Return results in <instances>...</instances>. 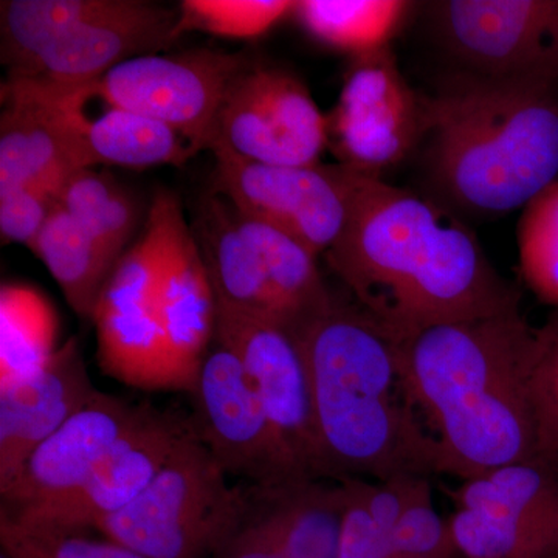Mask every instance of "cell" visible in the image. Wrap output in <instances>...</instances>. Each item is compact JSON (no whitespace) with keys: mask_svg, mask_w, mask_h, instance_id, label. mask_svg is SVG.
Wrapping results in <instances>:
<instances>
[{"mask_svg":"<svg viewBox=\"0 0 558 558\" xmlns=\"http://www.w3.org/2000/svg\"><path fill=\"white\" fill-rule=\"evenodd\" d=\"M323 258L398 343L440 323L520 310L459 216L384 179L362 175L347 227Z\"/></svg>","mask_w":558,"mask_h":558,"instance_id":"cell-1","label":"cell"},{"mask_svg":"<svg viewBox=\"0 0 558 558\" xmlns=\"http://www.w3.org/2000/svg\"><path fill=\"white\" fill-rule=\"evenodd\" d=\"M537 328L520 310L440 323L399 341L438 473L465 481L542 457L529 388Z\"/></svg>","mask_w":558,"mask_h":558,"instance_id":"cell-2","label":"cell"},{"mask_svg":"<svg viewBox=\"0 0 558 558\" xmlns=\"http://www.w3.org/2000/svg\"><path fill=\"white\" fill-rule=\"evenodd\" d=\"M293 332L310 373L326 480L438 473L403 381L398 341L354 301L336 295Z\"/></svg>","mask_w":558,"mask_h":558,"instance_id":"cell-3","label":"cell"},{"mask_svg":"<svg viewBox=\"0 0 558 558\" xmlns=\"http://www.w3.org/2000/svg\"><path fill=\"white\" fill-rule=\"evenodd\" d=\"M425 106V174L454 215L501 218L558 180L556 87L464 72Z\"/></svg>","mask_w":558,"mask_h":558,"instance_id":"cell-4","label":"cell"},{"mask_svg":"<svg viewBox=\"0 0 558 558\" xmlns=\"http://www.w3.org/2000/svg\"><path fill=\"white\" fill-rule=\"evenodd\" d=\"M229 476L193 429L150 486L95 531L146 558H213L253 506Z\"/></svg>","mask_w":558,"mask_h":558,"instance_id":"cell-5","label":"cell"},{"mask_svg":"<svg viewBox=\"0 0 558 558\" xmlns=\"http://www.w3.org/2000/svg\"><path fill=\"white\" fill-rule=\"evenodd\" d=\"M244 53L211 49L143 54L110 69L95 83L47 100L81 110L92 100L130 110L179 131L197 150L211 149L231 81L247 65Z\"/></svg>","mask_w":558,"mask_h":558,"instance_id":"cell-6","label":"cell"},{"mask_svg":"<svg viewBox=\"0 0 558 558\" xmlns=\"http://www.w3.org/2000/svg\"><path fill=\"white\" fill-rule=\"evenodd\" d=\"M213 193L250 218L325 256L347 227L362 175L343 165H267L242 159L216 142Z\"/></svg>","mask_w":558,"mask_h":558,"instance_id":"cell-7","label":"cell"},{"mask_svg":"<svg viewBox=\"0 0 558 558\" xmlns=\"http://www.w3.org/2000/svg\"><path fill=\"white\" fill-rule=\"evenodd\" d=\"M548 457L461 481L449 495L459 558H557L558 476Z\"/></svg>","mask_w":558,"mask_h":558,"instance_id":"cell-8","label":"cell"},{"mask_svg":"<svg viewBox=\"0 0 558 558\" xmlns=\"http://www.w3.org/2000/svg\"><path fill=\"white\" fill-rule=\"evenodd\" d=\"M432 20L465 72L558 89V0H446Z\"/></svg>","mask_w":558,"mask_h":558,"instance_id":"cell-9","label":"cell"},{"mask_svg":"<svg viewBox=\"0 0 558 558\" xmlns=\"http://www.w3.org/2000/svg\"><path fill=\"white\" fill-rule=\"evenodd\" d=\"M337 163L371 179L402 163L421 145L427 119L391 47L352 60L339 102L328 117Z\"/></svg>","mask_w":558,"mask_h":558,"instance_id":"cell-10","label":"cell"},{"mask_svg":"<svg viewBox=\"0 0 558 558\" xmlns=\"http://www.w3.org/2000/svg\"><path fill=\"white\" fill-rule=\"evenodd\" d=\"M190 395L194 429L229 475L248 480L256 490L312 480L282 447L236 352L216 337Z\"/></svg>","mask_w":558,"mask_h":558,"instance_id":"cell-11","label":"cell"},{"mask_svg":"<svg viewBox=\"0 0 558 558\" xmlns=\"http://www.w3.org/2000/svg\"><path fill=\"white\" fill-rule=\"evenodd\" d=\"M216 142L258 163L317 165L328 148V119L295 73L250 60L227 90Z\"/></svg>","mask_w":558,"mask_h":558,"instance_id":"cell-12","label":"cell"},{"mask_svg":"<svg viewBox=\"0 0 558 558\" xmlns=\"http://www.w3.org/2000/svg\"><path fill=\"white\" fill-rule=\"evenodd\" d=\"M215 337L236 352L293 464L307 478L326 480L310 373L295 332L218 301Z\"/></svg>","mask_w":558,"mask_h":558,"instance_id":"cell-13","label":"cell"},{"mask_svg":"<svg viewBox=\"0 0 558 558\" xmlns=\"http://www.w3.org/2000/svg\"><path fill=\"white\" fill-rule=\"evenodd\" d=\"M194 425L149 407L121 436L75 490L43 505L9 513L24 526L58 532H84L132 505L167 465Z\"/></svg>","mask_w":558,"mask_h":558,"instance_id":"cell-14","label":"cell"},{"mask_svg":"<svg viewBox=\"0 0 558 558\" xmlns=\"http://www.w3.org/2000/svg\"><path fill=\"white\" fill-rule=\"evenodd\" d=\"M179 10L135 0H112L109 9L84 21L44 51L9 83L44 98H58L105 76L132 58L153 54L174 43Z\"/></svg>","mask_w":558,"mask_h":558,"instance_id":"cell-15","label":"cell"},{"mask_svg":"<svg viewBox=\"0 0 558 558\" xmlns=\"http://www.w3.org/2000/svg\"><path fill=\"white\" fill-rule=\"evenodd\" d=\"M148 409L149 405H134L98 391L83 410L33 451L13 484L0 494L2 509L17 512L75 490Z\"/></svg>","mask_w":558,"mask_h":558,"instance_id":"cell-16","label":"cell"},{"mask_svg":"<svg viewBox=\"0 0 558 558\" xmlns=\"http://www.w3.org/2000/svg\"><path fill=\"white\" fill-rule=\"evenodd\" d=\"M98 391L76 337L32 376L0 389V494L13 484L33 451Z\"/></svg>","mask_w":558,"mask_h":558,"instance_id":"cell-17","label":"cell"},{"mask_svg":"<svg viewBox=\"0 0 558 558\" xmlns=\"http://www.w3.org/2000/svg\"><path fill=\"white\" fill-rule=\"evenodd\" d=\"M0 191L36 185L60 191L73 172L90 168L80 110L2 84Z\"/></svg>","mask_w":558,"mask_h":558,"instance_id":"cell-18","label":"cell"},{"mask_svg":"<svg viewBox=\"0 0 558 558\" xmlns=\"http://www.w3.org/2000/svg\"><path fill=\"white\" fill-rule=\"evenodd\" d=\"M157 306L180 389L191 392L202 360L215 340L218 301L199 244L179 201L171 213Z\"/></svg>","mask_w":558,"mask_h":558,"instance_id":"cell-19","label":"cell"},{"mask_svg":"<svg viewBox=\"0 0 558 558\" xmlns=\"http://www.w3.org/2000/svg\"><path fill=\"white\" fill-rule=\"evenodd\" d=\"M191 229L207 264L216 300L290 328L288 314L271 286L266 266L242 236L229 202L213 191L205 194Z\"/></svg>","mask_w":558,"mask_h":558,"instance_id":"cell-20","label":"cell"},{"mask_svg":"<svg viewBox=\"0 0 558 558\" xmlns=\"http://www.w3.org/2000/svg\"><path fill=\"white\" fill-rule=\"evenodd\" d=\"M303 480L258 490L250 510L271 542L288 558H337L344 512L339 480Z\"/></svg>","mask_w":558,"mask_h":558,"instance_id":"cell-21","label":"cell"},{"mask_svg":"<svg viewBox=\"0 0 558 558\" xmlns=\"http://www.w3.org/2000/svg\"><path fill=\"white\" fill-rule=\"evenodd\" d=\"M97 359L110 379L140 389L182 391L156 304L95 307Z\"/></svg>","mask_w":558,"mask_h":558,"instance_id":"cell-22","label":"cell"},{"mask_svg":"<svg viewBox=\"0 0 558 558\" xmlns=\"http://www.w3.org/2000/svg\"><path fill=\"white\" fill-rule=\"evenodd\" d=\"M80 132L90 168L97 165L182 167L199 153L179 131L130 110L106 108L97 117L80 110Z\"/></svg>","mask_w":558,"mask_h":558,"instance_id":"cell-23","label":"cell"},{"mask_svg":"<svg viewBox=\"0 0 558 558\" xmlns=\"http://www.w3.org/2000/svg\"><path fill=\"white\" fill-rule=\"evenodd\" d=\"M60 286L69 306L90 318L117 260L58 204L32 250Z\"/></svg>","mask_w":558,"mask_h":558,"instance_id":"cell-24","label":"cell"},{"mask_svg":"<svg viewBox=\"0 0 558 558\" xmlns=\"http://www.w3.org/2000/svg\"><path fill=\"white\" fill-rule=\"evenodd\" d=\"M410 10L402 0H303L292 14L312 38L357 58L391 47Z\"/></svg>","mask_w":558,"mask_h":558,"instance_id":"cell-25","label":"cell"},{"mask_svg":"<svg viewBox=\"0 0 558 558\" xmlns=\"http://www.w3.org/2000/svg\"><path fill=\"white\" fill-rule=\"evenodd\" d=\"M58 317L46 295L25 284L0 289V389L32 376L58 351Z\"/></svg>","mask_w":558,"mask_h":558,"instance_id":"cell-26","label":"cell"},{"mask_svg":"<svg viewBox=\"0 0 558 558\" xmlns=\"http://www.w3.org/2000/svg\"><path fill=\"white\" fill-rule=\"evenodd\" d=\"M112 0H3L0 3L2 61L21 75L44 51L84 21L109 9Z\"/></svg>","mask_w":558,"mask_h":558,"instance_id":"cell-27","label":"cell"},{"mask_svg":"<svg viewBox=\"0 0 558 558\" xmlns=\"http://www.w3.org/2000/svg\"><path fill=\"white\" fill-rule=\"evenodd\" d=\"M413 476L339 480L344 490L337 558H389V539Z\"/></svg>","mask_w":558,"mask_h":558,"instance_id":"cell-28","label":"cell"},{"mask_svg":"<svg viewBox=\"0 0 558 558\" xmlns=\"http://www.w3.org/2000/svg\"><path fill=\"white\" fill-rule=\"evenodd\" d=\"M58 202L117 260L138 223V208L130 193L106 172L86 168L73 172Z\"/></svg>","mask_w":558,"mask_h":558,"instance_id":"cell-29","label":"cell"},{"mask_svg":"<svg viewBox=\"0 0 558 558\" xmlns=\"http://www.w3.org/2000/svg\"><path fill=\"white\" fill-rule=\"evenodd\" d=\"M517 245L527 288L558 311V180L521 209Z\"/></svg>","mask_w":558,"mask_h":558,"instance_id":"cell-30","label":"cell"},{"mask_svg":"<svg viewBox=\"0 0 558 558\" xmlns=\"http://www.w3.org/2000/svg\"><path fill=\"white\" fill-rule=\"evenodd\" d=\"M293 7L295 2L286 0H185L179 7L174 36L202 32L219 38H258L292 14Z\"/></svg>","mask_w":558,"mask_h":558,"instance_id":"cell-31","label":"cell"},{"mask_svg":"<svg viewBox=\"0 0 558 558\" xmlns=\"http://www.w3.org/2000/svg\"><path fill=\"white\" fill-rule=\"evenodd\" d=\"M389 558H459L449 521L433 501L427 476H413L389 539Z\"/></svg>","mask_w":558,"mask_h":558,"instance_id":"cell-32","label":"cell"},{"mask_svg":"<svg viewBox=\"0 0 558 558\" xmlns=\"http://www.w3.org/2000/svg\"><path fill=\"white\" fill-rule=\"evenodd\" d=\"M0 546L11 558H146L102 537L24 526L0 510Z\"/></svg>","mask_w":558,"mask_h":558,"instance_id":"cell-33","label":"cell"},{"mask_svg":"<svg viewBox=\"0 0 558 558\" xmlns=\"http://www.w3.org/2000/svg\"><path fill=\"white\" fill-rule=\"evenodd\" d=\"M529 388L539 454L558 457V311L537 328Z\"/></svg>","mask_w":558,"mask_h":558,"instance_id":"cell-34","label":"cell"},{"mask_svg":"<svg viewBox=\"0 0 558 558\" xmlns=\"http://www.w3.org/2000/svg\"><path fill=\"white\" fill-rule=\"evenodd\" d=\"M58 204L57 194L43 186L21 185L0 191L2 241L33 250Z\"/></svg>","mask_w":558,"mask_h":558,"instance_id":"cell-35","label":"cell"},{"mask_svg":"<svg viewBox=\"0 0 558 558\" xmlns=\"http://www.w3.org/2000/svg\"><path fill=\"white\" fill-rule=\"evenodd\" d=\"M213 558H288L271 542L258 521L248 513L247 520L231 535L229 542Z\"/></svg>","mask_w":558,"mask_h":558,"instance_id":"cell-36","label":"cell"},{"mask_svg":"<svg viewBox=\"0 0 558 558\" xmlns=\"http://www.w3.org/2000/svg\"><path fill=\"white\" fill-rule=\"evenodd\" d=\"M0 558H11V557H9V556H7V554L2 553V554H0Z\"/></svg>","mask_w":558,"mask_h":558,"instance_id":"cell-37","label":"cell"}]
</instances>
